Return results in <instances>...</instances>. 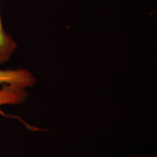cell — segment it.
I'll return each instance as SVG.
<instances>
[{
	"label": "cell",
	"instance_id": "4",
	"mask_svg": "<svg viewBox=\"0 0 157 157\" xmlns=\"http://www.w3.org/2000/svg\"><path fill=\"white\" fill-rule=\"evenodd\" d=\"M126 157H156L154 155H151V156H147V155H141V156H136V155H129Z\"/></svg>",
	"mask_w": 157,
	"mask_h": 157
},
{
	"label": "cell",
	"instance_id": "3",
	"mask_svg": "<svg viewBox=\"0 0 157 157\" xmlns=\"http://www.w3.org/2000/svg\"><path fill=\"white\" fill-rule=\"evenodd\" d=\"M17 48L16 42L4 29L0 17V63L10 60Z\"/></svg>",
	"mask_w": 157,
	"mask_h": 157
},
{
	"label": "cell",
	"instance_id": "1",
	"mask_svg": "<svg viewBox=\"0 0 157 157\" xmlns=\"http://www.w3.org/2000/svg\"><path fill=\"white\" fill-rule=\"evenodd\" d=\"M36 78L27 69H0V85L15 84L26 89L34 87Z\"/></svg>",
	"mask_w": 157,
	"mask_h": 157
},
{
	"label": "cell",
	"instance_id": "2",
	"mask_svg": "<svg viewBox=\"0 0 157 157\" xmlns=\"http://www.w3.org/2000/svg\"><path fill=\"white\" fill-rule=\"evenodd\" d=\"M27 97L28 93L24 88L15 84H4L0 89V106L23 103Z\"/></svg>",
	"mask_w": 157,
	"mask_h": 157
}]
</instances>
